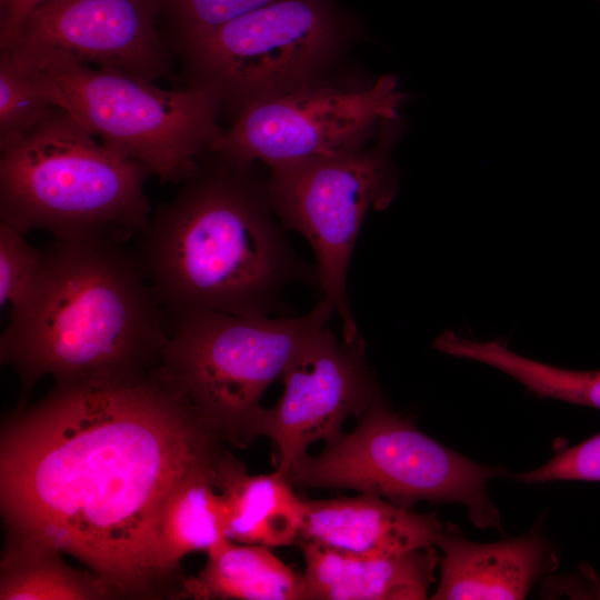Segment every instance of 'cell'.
I'll use <instances>...</instances> for the list:
<instances>
[{
	"mask_svg": "<svg viewBox=\"0 0 600 600\" xmlns=\"http://www.w3.org/2000/svg\"><path fill=\"white\" fill-rule=\"evenodd\" d=\"M222 442L154 369L58 381L1 430L8 541L74 557L116 596H157L161 508L187 473L220 466Z\"/></svg>",
	"mask_w": 600,
	"mask_h": 600,
	"instance_id": "1",
	"label": "cell"
},
{
	"mask_svg": "<svg viewBox=\"0 0 600 600\" xmlns=\"http://www.w3.org/2000/svg\"><path fill=\"white\" fill-rule=\"evenodd\" d=\"M256 164L207 150L136 238L139 264L174 322L203 311L270 316L291 282L317 278L292 249Z\"/></svg>",
	"mask_w": 600,
	"mask_h": 600,
	"instance_id": "2",
	"label": "cell"
},
{
	"mask_svg": "<svg viewBox=\"0 0 600 600\" xmlns=\"http://www.w3.org/2000/svg\"><path fill=\"white\" fill-rule=\"evenodd\" d=\"M136 257L112 241L42 249L26 302L10 312L0 361L16 370L20 399L46 376L54 382L131 378L158 363L171 330Z\"/></svg>",
	"mask_w": 600,
	"mask_h": 600,
	"instance_id": "3",
	"label": "cell"
},
{
	"mask_svg": "<svg viewBox=\"0 0 600 600\" xmlns=\"http://www.w3.org/2000/svg\"><path fill=\"white\" fill-rule=\"evenodd\" d=\"M0 152V219L22 233L126 244L149 223L152 171L58 107Z\"/></svg>",
	"mask_w": 600,
	"mask_h": 600,
	"instance_id": "4",
	"label": "cell"
},
{
	"mask_svg": "<svg viewBox=\"0 0 600 600\" xmlns=\"http://www.w3.org/2000/svg\"><path fill=\"white\" fill-rule=\"evenodd\" d=\"M7 50L52 106L110 148L181 182L222 134L218 97L199 87L163 89L53 50Z\"/></svg>",
	"mask_w": 600,
	"mask_h": 600,
	"instance_id": "5",
	"label": "cell"
},
{
	"mask_svg": "<svg viewBox=\"0 0 600 600\" xmlns=\"http://www.w3.org/2000/svg\"><path fill=\"white\" fill-rule=\"evenodd\" d=\"M332 313L324 299L297 318L191 313L174 322L154 371L221 441L243 448L258 437L262 396Z\"/></svg>",
	"mask_w": 600,
	"mask_h": 600,
	"instance_id": "6",
	"label": "cell"
},
{
	"mask_svg": "<svg viewBox=\"0 0 600 600\" xmlns=\"http://www.w3.org/2000/svg\"><path fill=\"white\" fill-rule=\"evenodd\" d=\"M359 27L334 0H277L180 47L187 86L213 92L233 116L324 76Z\"/></svg>",
	"mask_w": 600,
	"mask_h": 600,
	"instance_id": "7",
	"label": "cell"
},
{
	"mask_svg": "<svg viewBox=\"0 0 600 600\" xmlns=\"http://www.w3.org/2000/svg\"><path fill=\"white\" fill-rule=\"evenodd\" d=\"M506 473L439 443L379 394L352 432L318 456L300 457L287 477L303 488L352 489L406 508L419 501L457 502L467 507L477 528L501 530L487 483Z\"/></svg>",
	"mask_w": 600,
	"mask_h": 600,
	"instance_id": "8",
	"label": "cell"
},
{
	"mask_svg": "<svg viewBox=\"0 0 600 600\" xmlns=\"http://www.w3.org/2000/svg\"><path fill=\"white\" fill-rule=\"evenodd\" d=\"M402 130L399 117L386 119L373 141L269 168L272 209L309 242L322 299L340 318L346 342L360 336L347 293L350 261L367 213L386 209L398 193L392 152Z\"/></svg>",
	"mask_w": 600,
	"mask_h": 600,
	"instance_id": "9",
	"label": "cell"
},
{
	"mask_svg": "<svg viewBox=\"0 0 600 600\" xmlns=\"http://www.w3.org/2000/svg\"><path fill=\"white\" fill-rule=\"evenodd\" d=\"M404 100L392 74L362 88L318 81L241 109L208 150L268 168L324 157L374 137Z\"/></svg>",
	"mask_w": 600,
	"mask_h": 600,
	"instance_id": "10",
	"label": "cell"
},
{
	"mask_svg": "<svg viewBox=\"0 0 600 600\" xmlns=\"http://www.w3.org/2000/svg\"><path fill=\"white\" fill-rule=\"evenodd\" d=\"M281 379L283 393L264 408L257 434L273 441L277 470L284 476L313 442L338 440L344 421L359 419L381 394L362 337L339 342L328 324L307 341Z\"/></svg>",
	"mask_w": 600,
	"mask_h": 600,
	"instance_id": "11",
	"label": "cell"
},
{
	"mask_svg": "<svg viewBox=\"0 0 600 600\" xmlns=\"http://www.w3.org/2000/svg\"><path fill=\"white\" fill-rule=\"evenodd\" d=\"M159 22L158 0H44L6 48L53 50L156 82L171 74L174 53Z\"/></svg>",
	"mask_w": 600,
	"mask_h": 600,
	"instance_id": "12",
	"label": "cell"
},
{
	"mask_svg": "<svg viewBox=\"0 0 600 600\" xmlns=\"http://www.w3.org/2000/svg\"><path fill=\"white\" fill-rule=\"evenodd\" d=\"M537 528L518 538L480 543L468 540L454 524H443L434 544L443 552L441 577L431 599H524L558 564L556 550Z\"/></svg>",
	"mask_w": 600,
	"mask_h": 600,
	"instance_id": "13",
	"label": "cell"
},
{
	"mask_svg": "<svg viewBox=\"0 0 600 600\" xmlns=\"http://www.w3.org/2000/svg\"><path fill=\"white\" fill-rule=\"evenodd\" d=\"M299 540L366 557H387L434 546L443 523L384 498L361 493L307 500Z\"/></svg>",
	"mask_w": 600,
	"mask_h": 600,
	"instance_id": "14",
	"label": "cell"
},
{
	"mask_svg": "<svg viewBox=\"0 0 600 600\" xmlns=\"http://www.w3.org/2000/svg\"><path fill=\"white\" fill-rule=\"evenodd\" d=\"M303 600H422L436 582L434 546L396 556L366 557L299 540Z\"/></svg>",
	"mask_w": 600,
	"mask_h": 600,
	"instance_id": "15",
	"label": "cell"
},
{
	"mask_svg": "<svg viewBox=\"0 0 600 600\" xmlns=\"http://www.w3.org/2000/svg\"><path fill=\"white\" fill-rule=\"evenodd\" d=\"M279 470L250 476L230 456L218 477V490L227 506L229 540L269 548L298 543L304 520L306 501Z\"/></svg>",
	"mask_w": 600,
	"mask_h": 600,
	"instance_id": "16",
	"label": "cell"
},
{
	"mask_svg": "<svg viewBox=\"0 0 600 600\" xmlns=\"http://www.w3.org/2000/svg\"><path fill=\"white\" fill-rule=\"evenodd\" d=\"M224 460L217 468L187 473L172 488L161 508L157 568L167 586L186 556L208 553L228 539L227 506L217 488Z\"/></svg>",
	"mask_w": 600,
	"mask_h": 600,
	"instance_id": "17",
	"label": "cell"
},
{
	"mask_svg": "<svg viewBox=\"0 0 600 600\" xmlns=\"http://www.w3.org/2000/svg\"><path fill=\"white\" fill-rule=\"evenodd\" d=\"M207 556L198 576L182 579L180 597L303 600L302 573L287 566L269 547L227 539Z\"/></svg>",
	"mask_w": 600,
	"mask_h": 600,
	"instance_id": "18",
	"label": "cell"
},
{
	"mask_svg": "<svg viewBox=\"0 0 600 600\" xmlns=\"http://www.w3.org/2000/svg\"><path fill=\"white\" fill-rule=\"evenodd\" d=\"M433 347L452 357L492 367L523 384L539 398L600 409V370H570L540 362L500 341H478L444 331Z\"/></svg>",
	"mask_w": 600,
	"mask_h": 600,
	"instance_id": "19",
	"label": "cell"
},
{
	"mask_svg": "<svg viewBox=\"0 0 600 600\" xmlns=\"http://www.w3.org/2000/svg\"><path fill=\"white\" fill-rule=\"evenodd\" d=\"M60 551L24 541H8L1 560V600H96L114 592L91 571L76 570Z\"/></svg>",
	"mask_w": 600,
	"mask_h": 600,
	"instance_id": "20",
	"label": "cell"
},
{
	"mask_svg": "<svg viewBox=\"0 0 600 600\" xmlns=\"http://www.w3.org/2000/svg\"><path fill=\"white\" fill-rule=\"evenodd\" d=\"M54 108L27 71L0 49V149L36 128Z\"/></svg>",
	"mask_w": 600,
	"mask_h": 600,
	"instance_id": "21",
	"label": "cell"
},
{
	"mask_svg": "<svg viewBox=\"0 0 600 600\" xmlns=\"http://www.w3.org/2000/svg\"><path fill=\"white\" fill-rule=\"evenodd\" d=\"M277 0H158L174 53L189 41Z\"/></svg>",
	"mask_w": 600,
	"mask_h": 600,
	"instance_id": "22",
	"label": "cell"
},
{
	"mask_svg": "<svg viewBox=\"0 0 600 600\" xmlns=\"http://www.w3.org/2000/svg\"><path fill=\"white\" fill-rule=\"evenodd\" d=\"M23 234L0 221V304L10 306V312L26 302L42 266V250Z\"/></svg>",
	"mask_w": 600,
	"mask_h": 600,
	"instance_id": "23",
	"label": "cell"
},
{
	"mask_svg": "<svg viewBox=\"0 0 600 600\" xmlns=\"http://www.w3.org/2000/svg\"><path fill=\"white\" fill-rule=\"evenodd\" d=\"M526 483L563 480L600 481V433L557 453L543 466L516 474Z\"/></svg>",
	"mask_w": 600,
	"mask_h": 600,
	"instance_id": "24",
	"label": "cell"
},
{
	"mask_svg": "<svg viewBox=\"0 0 600 600\" xmlns=\"http://www.w3.org/2000/svg\"><path fill=\"white\" fill-rule=\"evenodd\" d=\"M44 0H0V48L8 47L30 13Z\"/></svg>",
	"mask_w": 600,
	"mask_h": 600,
	"instance_id": "25",
	"label": "cell"
}]
</instances>
